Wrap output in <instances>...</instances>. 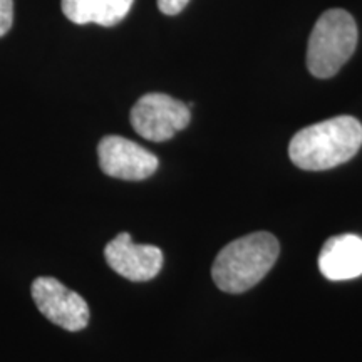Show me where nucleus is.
<instances>
[{
  "mask_svg": "<svg viewBox=\"0 0 362 362\" xmlns=\"http://www.w3.org/2000/svg\"><path fill=\"white\" fill-rule=\"evenodd\" d=\"M362 146V124L337 116L300 129L288 144V156L300 170L324 171L349 161Z\"/></svg>",
  "mask_w": 362,
  "mask_h": 362,
  "instance_id": "obj_1",
  "label": "nucleus"
},
{
  "mask_svg": "<svg viewBox=\"0 0 362 362\" xmlns=\"http://www.w3.org/2000/svg\"><path fill=\"white\" fill-rule=\"evenodd\" d=\"M279 253L280 245L274 235L250 233L221 248L211 267V277L220 291L242 293L269 274Z\"/></svg>",
  "mask_w": 362,
  "mask_h": 362,
  "instance_id": "obj_2",
  "label": "nucleus"
},
{
  "mask_svg": "<svg viewBox=\"0 0 362 362\" xmlns=\"http://www.w3.org/2000/svg\"><path fill=\"white\" fill-rule=\"evenodd\" d=\"M357 45L354 17L342 8L324 12L312 29L307 45V67L319 79L336 76L352 57Z\"/></svg>",
  "mask_w": 362,
  "mask_h": 362,
  "instance_id": "obj_3",
  "label": "nucleus"
},
{
  "mask_svg": "<svg viewBox=\"0 0 362 362\" xmlns=\"http://www.w3.org/2000/svg\"><path fill=\"white\" fill-rule=\"evenodd\" d=\"M131 124L148 141H168L189 124V106L163 93H149L131 110Z\"/></svg>",
  "mask_w": 362,
  "mask_h": 362,
  "instance_id": "obj_4",
  "label": "nucleus"
},
{
  "mask_svg": "<svg viewBox=\"0 0 362 362\" xmlns=\"http://www.w3.org/2000/svg\"><path fill=\"white\" fill-rule=\"evenodd\" d=\"M33 298L40 314L59 327L78 332L89 322V305L78 292L54 277H39L33 282Z\"/></svg>",
  "mask_w": 362,
  "mask_h": 362,
  "instance_id": "obj_5",
  "label": "nucleus"
},
{
  "mask_svg": "<svg viewBox=\"0 0 362 362\" xmlns=\"http://www.w3.org/2000/svg\"><path fill=\"white\" fill-rule=\"evenodd\" d=\"M99 166L111 178L141 181L156 173L160 161L138 143L123 136H104L98 144Z\"/></svg>",
  "mask_w": 362,
  "mask_h": 362,
  "instance_id": "obj_6",
  "label": "nucleus"
},
{
  "mask_svg": "<svg viewBox=\"0 0 362 362\" xmlns=\"http://www.w3.org/2000/svg\"><path fill=\"white\" fill-rule=\"evenodd\" d=\"M107 265L131 282H148L160 274L163 252L155 245H141L131 240L129 233H119L104 247Z\"/></svg>",
  "mask_w": 362,
  "mask_h": 362,
  "instance_id": "obj_7",
  "label": "nucleus"
},
{
  "mask_svg": "<svg viewBox=\"0 0 362 362\" xmlns=\"http://www.w3.org/2000/svg\"><path fill=\"white\" fill-rule=\"evenodd\" d=\"M319 269L334 282L352 280L362 275V238L352 233L337 235L324 243Z\"/></svg>",
  "mask_w": 362,
  "mask_h": 362,
  "instance_id": "obj_8",
  "label": "nucleus"
},
{
  "mask_svg": "<svg viewBox=\"0 0 362 362\" xmlns=\"http://www.w3.org/2000/svg\"><path fill=\"white\" fill-rule=\"evenodd\" d=\"M134 0H62V12L74 24L112 27L128 16Z\"/></svg>",
  "mask_w": 362,
  "mask_h": 362,
  "instance_id": "obj_9",
  "label": "nucleus"
},
{
  "mask_svg": "<svg viewBox=\"0 0 362 362\" xmlns=\"http://www.w3.org/2000/svg\"><path fill=\"white\" fill-rule=\"evenodd\" d=\"M13 24V0H0V37L6 35Z\"/></svg>",
  "mask_w": 362,
  "mask_h": 362,
  "instance_id": "obj_10",
  "label": "nucleus"
},
{
  "mask_svg": "<svg viewBox=\"0 0 362 362\" xmlns=\"http://www.w3.org/2000/svg\"><path fill=\"white\" fill-rule=\"evenodd\" d=\"M189 0H158V8L165 16H176L188 6Z\"/></svg>",
  "mask_w": 362,
  "mask_h": 362,
  "instance_id": "obj_11",
  "label": "nucleus"
}]
</instances>
